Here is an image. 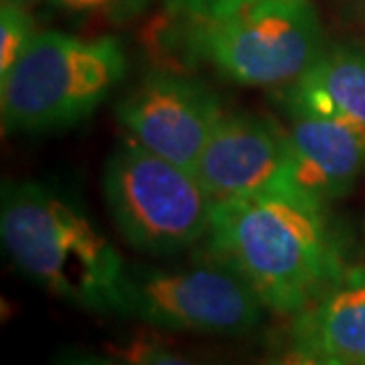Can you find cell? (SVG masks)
<instances>
[{"label": "cell", "mask_w": 365, "mask_h": 365, "mask_svg": "<svg viewBox=\"0 0 365 365\" xmlns=\"http://www.w3.org/2000/svg\"><path fill=\"white\" fill-rule=\"evenodd\" d=\"M223 114L220 93L205 81L163 69L144 73L116 104L132 140L193 173Z\"/></svg>", "instance_id": "7"}, {"label": "cell", "mask_w": 365, "mask_h": 365, "mask_svg": "<svg viewBox=\"0 0 365 365\" xmlns=\"http://www.w3.org/2000/svg\"><path fill=\"white\" fill-rule=\"evenodd\" d=\"M252 2L256 0H169L170 9L191 23L222 19Z\"/></svg>", "instance_id": "14"}, {"label": "cell", "mask_w": 365, "mask_h": 365, "mask_svg": "<svg viewBox=\"0 0 365 365\" xmlns=\"http://www.w3.org/2000/svg\"><path fill=\"white\" fill-rule=\"evenodd\" d=\"M35 21L26 6L2 2L0 6V79L23 57L31 41L35 39Z\"/></svg>", "instance_id": "13"}, {"label": "cell", "mask_w": 365, "mask_h": 365, "mask_svg": "<svg viewBox=\"0 0 365 365\" xmlns=\"http://www.w3.org/2000/svg\"><path fill=\"white\" fill-rule=\"evenodd\" d=\"M264 311L248 282L209 254L187 266L126 264L116 304V314L155 329L222 337L252 333Z\"/></svg>", "instance_id": "6"}, {"label": "cell", "mask_w": 365, "mask_h": 365, "mask_svg": "<svg viewBox=\"0 0 365 365\" xmlns=\"http://www.w3.org/2000/svg\"><path fill=\"white\" fill-rule=\"evenodd\" d=\"M2 2H13V4H21V6H26V9H29V6H33L37 0H2Z\"/></svg>", "instance_id": "19"}, {"label": "cell", "mask_w": 365, "mask_h": 365, "mask_svg": "<svg viewBox=\"0 0 365 365\" xmlns=\"http://www.w3.org/2000/svg\"><path fill=\"white\" fill-rule=\"evenodd\" d=\"M55 11L66 14L104 13L114 4V0H47Z\"/></svg>", "instance_id": "16"}, {"label": "cell", "mask_w": 365, "mask_h": 365, "mask_svg": "<svg viewBox=\"0 0 365 365\" xmlns=\"http://www.w3.org/2000/svg\"><path fill=\"white\" fill-rule=\"evenodd\" d=\"M203 244L248 282L266 311L284 317L311 309L353 268L329 203L307 191L217 201Z\"/></svg>", "instance_id": "1"}, {"label": "cell", "mask_w": 365, "mask_h": 365, "mask_svg": "<svg viewBox=\"0 0 365 365\" xmlns=\"http://www.w3.org/2000/svg\"><path fill=\"white\" fill-rule=\"evenodd\" d=\"M189 51L244 88L280 91L292 86L325 51L313 0H256L240 11L191 23Z\"/></svg>", "instance_id": "5"}, {"label": "cell", "mask_w": 365, "mask_h": 365, "mask_svg": "<svg viewBox=\"0 0 365 365\" xmlns=\"http://www.w3.org/2000/svg\"><path fill=\"white\" fill-rule=\"evenodd\" d=\"M290 341L339 365H365V266L311 309L292 317Z\"/></svg>", "instance_id": "11"}, {"label": "cell", "mask_w": 365, "mask_h": 365, "mask_svg": "<svg viewBox=\"0 0 365 365\" xmlns=\"http://www.w3.org/2000/svg\"><path fill=\"white\" fill-rule=\"evenodd\" d=\"M197 179L211 199L304 191L300 189L287 130L252 112H225L197 160Z\"/></svg>", "instance_id": "8"}, {"label": "cell", "mask_w": 365, "mask_h": 365, "mask_svg": "<svg viewBox=\"0 0 365 365\" xmlns=\"http://www.w3.org/2000/svg\"><path fill=\"white\" fill-rule=\"evenodd\" d=\"M276 102L282 110L341 120L365 136V47L327 43L302 78L276 91Z\"/></svg>", "instance_id": "10"}, {"label": "cell", "mask_w": 365, "mask_h": 365, "mask_svg": "<svg viewBox=\"0 0 365 365\" xmlns=\"http://www.w3.org/2000/svg\"><path fill=\"white\" fill-rule=\"evenodd\" d=\"M282 112L300 189L327 203L349 195L365 175L364 134L335 118Z\"/></svg>", "instance_id": "9"}, {"label": "cell", "mask_w": 365, "mask_h": 365, "mask_svg": "<svg viewBox=\"0 0 365 365\" xmlns=\"http://www.w3.org/2000/svg\"><path fill=\"white\" fill-rule=\"evenodd\" d=\"M110 351L122 365H213L179 347H173L153 333H136L130 339L114 345Z\"/></svg>", "instance_id": "12"}, {"label": "cell", "mask_w": 365, "mask_h": 365, "mask_svg": "<svg viewBox=\"0 0 365 365\" xmlns=\"http://www.w3.org/2000/svg\"><path fill=\"white\" fill-rule=\"evenodd\" d=\"M126 71V53L114 37L41 31L0 79L2 132L43 134L78 126L98 112Z\"/></svg>", "instance_id": "3"}, {"label": "cell", "mask_w": 365, "mask_h": 365, "mask_svg": "<svg viewBox=\"0 0 365 365\" xmlns=\"http://www.w3.org/2000/svg\"><path fill=\"white\" fill-rule=\"evenodd\" d=\"M104 201L132 250L169 258L205 242L215 201L187 170L122 138L106 160Z\"/></svg>", "instance_id": "4"}, {"label": "cell", "mask_w": 365, "mask_h": 365, "mask_svg": "<svg viewBox=\"0 0 365 365\" xmlns=\"http://www.w3.org/2000/svg\"><path fill=\"white\" fill-rule=\"evenodd\" d=\"M0 240L33 284L91 313H116L126 262L73 193L39 179L4 181Z\"/></svg>", "instance_id": "2"}, {"label": "cell", "mask_w": 365, "mask_h": 365, "mask_svg": "<svg viewBox=\"0 0 365 365\" xmlns=\"http://www.w3.org/2000/svg\"><path fill=\"white\" fill-rule=\"evenodd\" d=\"M353 6V11L357 14V19L361 21V25L365 26V0H349Z\"/></svg>", "instance_id": "18"}, {"label": "cell", "mask_w": 365, "mask_h": 365, "mask_svg": "<svg viewBox=\"0 0 365 365\" xmlns=\"http://www.w3.org/2000/svg\"><path fill=\"white\" fill-rule=\"evenodd\" d=\"M53 365H122L114 357H104L98 353L81 351V349H66L61 351Z\"/></svg>", "instance_id": "17"}, {"label": "cell", "mask_w": 365, "mask_h": 365, "mask_svg": "<svg viewBox=\"0 0 365 365\" xmlns=\"http://www.w3.org/2000/svg\"><path fill=\"white\" fill-rule=\"evenodd\" d=\"M262 365H339L331 359H327L319 353L311 351L307 347H300L297 343L288 341L287 347L270 355Z\"/></svg>", "instance_id": "15"}]
</instances>
